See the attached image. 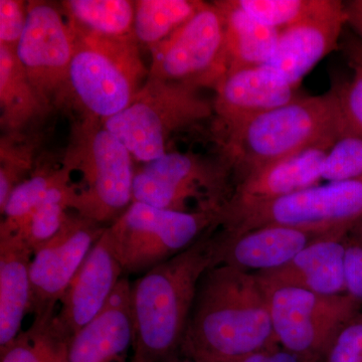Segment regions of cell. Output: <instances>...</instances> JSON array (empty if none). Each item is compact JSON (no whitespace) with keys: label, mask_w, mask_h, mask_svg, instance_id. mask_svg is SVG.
<instances>
[{"label":"cell","mask_w":362,"mask_h":362,"mask_svg":"<svg viewBox=\"0 0 362 362\" xmlns=\"http://www.w3.org/2000/svg\"><path fill=\"white\" fill-rule=\"evenodd\" d=\"M279 344L268 298L256 274L226 265L202 276L180 347L201 362H226Z\"/></svg>","instance_id":"1"},{"label":"cell","mask_w":362,"mask_h":362,"mask_svg":"<svg viewBox=\"0 0 362 362\" xmlns=\"http://www.w3.org/2000/svg\"><path fill=\"white\" fill-rule=\"evenodd\" d=\"M218 246V237L206 233L131 283L136 361L163 362L180 351L199 282L216 265Z\"/></svg>","instance_id":"2"},{"label":"cell","mask_w":362,"mask_h":362,"mask_svg":"<svg viewBox=\"0 0 362 362\" xmlns=\"http://www.w3.org/2000/svg\"><path fill=\"white\" fill-rule=\"evenodd\" d=\"M346 132L334 89L250 119L226 134V151L243 177Z\"/></svg>","instance_id":"3"},{"label":"cell","mask_w":362,"mask_h":362,"mask_svg":"<svg viewBox=\"0 0 362 362\" xmlns=\"http://www.w3.org/2000/svg\"><path fill=\"white\" fill-rule=\"evenodd\" d=\"M74 30L77 45L70 92L89 117L107 120L129 106L149 77L139 42L134 35L108 37Z\"/></svg>","instance_id":"4"},{"label":"cell","mask_w":362,"mask_h":362,"mask_svg":"<svg viewBox=\"0 0 362 362\" xmlns=\"http://www.w3.org/2000/svg\"><path fill=\"white\" fill-rule=\"evenodd\" d=\"M133 159L103 121L89 117L78 125L64 164L82 177L71 211L101 225L119 218L132 204Z\"/></svg>","instance_id":"5"},{"label":"cell","mask_w":362,"mask_h":362,"mask_svg":"<svg viewBox=\"0 0 362 362\" xmlns=\"http://www.w3.org/2000/svg\"><path fill=\"white\" fill-rule=\"evenodd\" d=\"M197 90L148 77L129 106L103 121L104 127L125 145L135 160H156L169 152V139L175 133L213 115V105Z\"/></svg>","instance_id":"6"},{"label":"cell","mask_w":362,"mask_h":362,"mask_svg":"<svg viewBox=\"0 0 362 362\" xmlns=\"http://www.w3.org/2000/svg\"><path fill=\"white\" fill-rule=\"evenodd\" d=\"M221 214L168 211L132 202L107 228L124 274L146 273L220 225Z\"/></svg>","instance_id":"7"},{"label":"cell","mask_w":362,"mask_h":362,"mask_svg":"<svg viewBox=\"0 0 362 362\" xmlns=\"http://www.w3.org/2000/svg\"><path fill=\"white\" fill-rule=\"evenodd\" d=\"M263 288L277 342L302 362H324L338 334L361 313V302L347 293L321 295L294 287Z\"/></svg>","instance_id":"8"},{"label":"cell","mask_w":362,"mask_h":362,"mask_svg":"<svg viewBox=\"0 0 362 362\" xmlns=\"http://www.w3.org/2000/svg\"><path fill=\"white\" fill-rule=\"evenodd\" d=\"M362 221V178L333 181L275 201L221 214L226 233L265 226H290L321 233L347 230Z\"/></svg>","instance_id":"9"},{"label":"cell","mask_w":362,"mask_h":362,"mask_svg":"<svg viewBox=\"0 0 362 362\" xmlns=\"http://www.w3.org/2000/svg\"><path fill=\"white\" fill-rule=\"evenodd\" d=\"M228 171L192 153L169 151L135 170L132 202L168 211L221 214L230 201Z\"/></svg>","instance_id":"10"},{"label":"cell","mask_w":362,"mask_h":362,"mask_svg":"<svg viewBox=\"0 0 362 362\" xmlns=\"http://www.w3.org/2000/svg\"><path fill=\"white\" fill-rule=\"evenodd\" d=\"M149 77L216 89L228 71L226 23L216 2H204L168 39L151 47Z\"/></svg>","instance_id":"11"},{"label":"cell","mask_w":362,"mask_h":362,"mask_svg":"<svg viewBox=\"0 0 362 362\" xmlns=\"http://www.w3.org/2000/svg\"><path fill=\"white\" fill-rule=\"evenodd\" d=\"M77 35L57 7L30 1L16 57L40 101L47 108L70 93L69 77Z\"/></svg>","instance_id":"12"},{"label":"cell","mask_w":362,"mask_h":362,"mask_svg":"<svg viewBox=\"0 0 362 362\" xmlns=\"http://www.w3.org/2000/svg\"><path fill=\"white\" fill-rule=\"evenodd\" d=\"M106 228L77 214H69L59 232L35 250L30 264L33 321L54 316L57 305Z\"/></svg>","instance_id":"13"},{"label":"cell","mask_w":362,"mask_h":362,"mask_svg":"<svg viewBox=\"0 0 362 362\" xmlns=\"http://www.w3.org/2000/svg\"><path fill=\"white\" fill-rule=\"evenodd\" d=\"M345 23L344 2L329 0L322 11L281 30L275 52L264 66L287 84L299 87L305 76L337 49Z\"/></svg>","instance_id":"14"},{"label":"cell","mask_w":362,"mask_h":362,"mask_svg":"<svg viewBox=\"0 0 362 362\" xmlns=\"http://www.w3.org/2000/svg\"><path fill=\"white\" fill-rule=\"evenodd\" d=\"M123 268L105 230L86 257L52 318L56 329L70 339L102 310L123 278Z\"/></svg>","instance_id":"15"},{"label":"cell","mask_w":362,"mask_h":362,"mask_svg":"<svg viewBox=\"0 0 362 362\" xmlns=\"http://www.w3.org/2000/svg\"><path fill=\"white\" fill-rule=\"evenodd\" d=\"M338 138L325 140L244 176L221 213L275 201L320 185L324 159Z\"/></svg>","instance_id":"16"},{"label":"cell","mask_w":362,"mask_h":362,"mask_svg":"<svg viewBox=\"0 0 362 362\" xmlns=\"http://www.w3.org/2000/svg\"><path fill=\"white\" fill-rule=\"evenodd\" d=\"M327 233H330L276 225L238 235L225 232L218 237L216 266H230L254 274L275 270Z\"/></svg>","instance_id":"17"},{"label":"cell","mask_w":362,"mask_h":362,"mask_svg":"<svg viewBox=\"0 0 362 362\" xmlns=\"http://www.w3.org/2000/svg\"><path fill=\"white\" fill-rule=\"evenodd\" d=\"M297 90L264 66L230 71L216 87L214 113L226 134L259 114L298 99Z\"/></svg>","instance_id":"18"},{"label":"cell","mask_w":362,"mask_h":362,"mask_svg":"<svg viewBox=\"0 0 362 362\" xmlns=\"http://www.w3.org/2000/svg\"><path fill=\"white\" fill-rule=\"evenodd\" d=\"M134 343L131 282L121 279L102 310L71 338L70 362H124Z\"/></svg>","instance_id":"19"},{"label":"cell","mask_w":362,"mask_h":362,"mask_svg":"<svg viewBox=\"0 0 362 362\" xmlns=\"http://www.w3.org/2000/svg\"><path fill=\"white\" fill-rule=\"evenodd\" d=\"M347 232L327 233L308 245L284 266L257 273V277L266 288L294 287L321 295L346 293L344 237Z\"/></svg>","instance_id":"20"},{"label":"cell","mask_w":362,"mask_h":362,"mask_svg":"<svg viewBox=\"0 0 362 362\" xmlns=\"http://www.w3.org/2000/svg\"><path fill=\"white\" fill-rule=\"evenodd\" d=\"M33 252L16 235L0 238V349L21 334L30 311Z\"/></svg>","instance_id":"21"},{"label":"cell","mask_w":362,"mask_h":362,"mask_svg":"<svg viewBox=\"0 0 362 362\" xmlns=\"http://www.w3.org/2000/svg\"><path fill=\"white\" fill-rule=\"evenodd\" d=\"M214 2L225 18L228 74L266 65L275 52L281 30L259 23L235 0Z\"/></svg>","instance_id":"22"},{"label":"cell","mask_w":362,"mask_h":362,"mask_svg":"<svg viewBox=\"0 0 362 362\" xmlns=\"http://www.w3.org/2000/svg\"><path fill=\"white\" fill-rule=\"evenodd\" d=\"M0 107L2 127L16 133L47 107L33 89L14 47L0 45Z\"/></svg>","instance_id":"23"},{"label":"cell","mask_w":362,"mask_h":362,"mask_svg":"<svg viewBox=\"0 0 362 362\" xmlns=\"http://www.w3.org/2000/svg\"><path fill=\"white\" fill-rule=\"evenodd\" d=\"M69 23L82 32L124 37L134 35L135 6L128 0H66L62 2Z\"/></svg>","instance_id":"24"},{"label":"cell","mask_w":362,"mask_h":362,"mask_svg":"<svg viewBox=\"0 0 362 362\" xmlns=\"http://www.w3.org/2000/svg\"><path fill=\"white\" fill-rule=\"evenodd\" d=\"M204 2L194 0L134 1L133 33L139 44L156 47L187 23Z\"/></svg>","instance_id":"25"},{"label":"cell","mask_w":362,"mask_h":362,"mask_svg":"<svg viewBox=\"0 0 362 362\" xmlns=\"http://www.w3.org/2000/svg\"><path fill=\"white\" fill-rule=\"evenodd\" d=\"M70 181L71 173L66 166L58 170L35 173L28 180L21 181L11 192L1 211L4 218L0 225V238L14 235L52 188Z\"/></svg>","instance_id":"26"},{"label":"cell","mask_w":362,"mask_h":362,"mask_svg":"<svg viewBox=\"0 0 362 362\" xmlns=\"http://www.w3.org/2000/svg\"><path fill=\"white\" fill-rule=\"evenodd\" d=\"M74 197L75 187L71 181L52 188L13 235L23 240L35 252L59 232L69 216Z\"/></svg>","instance_id":"27"},{"label":"cell","mask_w":362,"mask_h":362,"mask_svg":"<svg viewBox=\"0 0 362 362\" xmlns=\"http://www.w3.org/2000/svg\"><path fill=\"white\" fill-rule=\"evenodd\" d=\"M329 0H235L245 13L269 28L283 30L310 18Z\"/></svg>","instance_id":"28"},{"label":"cell","mask_w":362,"mask_h":362,"mask_svg":"<svg viewBox=\"0 0 362 362\" xmlns=\"http://www.w3.org/2000/svg\"><path fill=\"white\" fill-rule=\"evenodd\" d=\"M346 54L354 76L350 81L333 86L346 132L362 136V45L350 42Z\"/></svg>","instance_id":"29"},{"label":"cell","mask_w":362,"mask_h":362,"mask_svg":"<svg viewBox=\"0 0 362 362\" xmlns=\"http://www.w3.org/2000/svg\"><path fill=\"white\" fill-rule=\"evenodd\" d=\"M321 175L327 182L362 178V136L343 133L324 159Z\"/></svg>","instance_id":"30"},{"label":"cell","mask_w":362,"mask_h":362,"mask_svg":"<svg viewBox=\"0 0 362 362\" xmlns=\"http://www.w3.org/2000/svg\"><path fill=\"white\" fill-rule=\"evenodd\" d=\"M344 247L346 293L362 303V221L345 235Z\"/></svg>","instance_id":"31"},{"label":"cell","mask_w":362,"mask_h":362,"mask_svg":"<svg viewBox=\"0 0 362 362\" xmlns=\"http://www.w3.org/2000/svg\"><path fill=\"white\" fill-rule=\"evenodd\" d=\"M324 362H362V313L343 328Z\"/></svg>","instance_id":"32"},{"label":"cell","mask_w":362,"mask_h":362,"mask_svg":"<svg viewBox=\"0 0 362 362\" xmlns=\"http://www.w3.org/2000/svg\"><path fill=\"white\" fill-rule=\"evenodd\" d=\"M28 6L18 0H0V45L16 49L25 28Z\"/></svg>","instance_id":"33"},{"label":"cell","mask_w":362,"mask_h":362,"mask_svg":"<svg viewBox=\"0 0 362 362\" xmlns=\"http://www.w3.org/2000/svg\"><path fill=\"white\" fill-rule=\"evenodd\" d=\"M0 350V362H45L42 335L35 324Z\"/></svg>","instance_id":"34"},{"label":"cell","mask_w":362,"mask_h":362,"mask_svg":"<svg viewBox=\"0 0 362 362\" xmlns=\"http://www.w3.org/2000/svg\"><path fill=\"white\" fill-rule=\"evenodd\" d=\"M54 318V317H52ZM47 321H33L42 335L45 362H70L69 361V339L61 334L52 324Z\"/></svg>","instance_id":"35"},{"label":"cell","mask_w":362,"mask_h":362,"mask_svg":"<svg viewBox=\"0 0 362 362\" xmlns=\"http://www.w3.org/2000/svg\"><path fill=\"white\" fill-rule=\"evenodd\" d=\"M226 362H302L280 344H274Z\"/></svg>","instance_id":"36"},{"label":"cell","mask_w":362,"mask_h":362,"mask_svg":"<svg viewBox=\"0 0 362 362\" xmlns=\"http://www.w3.org/2000/svg\"><path fill=\"white\" fill-rule=\"evenodd\" d=\"M344 7L347 23H349L358 33L362 45V0H351V1L344 2Z\"/></svg>","instance_id":"37"},{"label":"cell","mask_w":362,"mask_h":362,"mask_svg":"<svg viewBox=\"0 0 362 362\" xmlns=\"http://www.w3.org/2000/svg\"><path fill=\"white\" fill-rule=\"evenodd\" d=\"M164 362H201V361H192V359L187 358V357H185V359H183V361H173V357H171V358H169V359H168V361H165Z\"/></svg>","instance_id":"38"},{"label":"cell","mask_w":362,"mask_h":362,"mask_svg":"<svg viewBox=\"0 0 362 362\" xmlns=\"http://www.w3.org/2000/svg\"><path fill=\"white\" fill-rule=\"evenodd\" d=\"M131 362H140V361H136V359L132 358V361H131Z\"/></svg>","instance_id":"39"}]
</instances>
